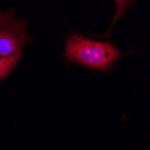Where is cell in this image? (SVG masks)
<instances>
[{
    "mask_svg": "<svg viewBox=\"0 0 150 150\" xmlns=\"http://www.w3.org/2000/svg\"><path fill=\"white\" fill-rule=\"evenodd\" d=\"M119 50L109 42H102L75 34L67 40L65 58L94 69L107 71L120 58Z\"/></svg>",
    "mask_w": 150,
    "mask_h": 150,
    "instance_id": "obj_1",
    "label": "cell"
},
{
    "mask_svg": "<svg viewBox=\"0 0 150 150\" xmlns=\"http://www.w3.org/2000/svg\"><path fill=\"white\" fill-rule=\"evenodd\" d=\"M31 40L26 32V20L17 19L13 10L0 11V59L20 53Z\"/></svg>",
    "mask_w": 150,
    "mask_h": 150,
    "instance_id": "obj_2",
    "label": "cell"
},
{
    "mask_svg": "<svg viewBox=\"0 0 150 150\" xmlns=\"http://www.w3.org/2000/svg\"><path fill=\"white\" fill-rule=\"evenodd\" d=\"M21 57L22 52L0 59V80L5 78L13 71V69L18 64Z\"/></svg>",
    "mask_w": 150,
    "mask_h": 150,
    "instance_id": "obj_3",
    "label": "cell"
},
{
    "mask_svg": "<svg viewBox=\"0 0 150 150\" xmlns=\"http://www.w3.org/2000/svg\"><path fill=\"white\" fill-rule=\"evenodd\" d=\"M114 1L116 2L117 4V11H116V13H115V16H114V18H113V21L112 23V25L110 27V29H109V32L111 31L112 29V25L114 24V23L119 19L122 16L124 15L126 10L131 6H133L134 5V2H135V0H114ZM108 32V33H109Z\"/></svg>",
    "mask_w": 150,
    "mask_h": 150,
    "instance_id": "obj_4",
    "label": "cell"
}]
</instances>
